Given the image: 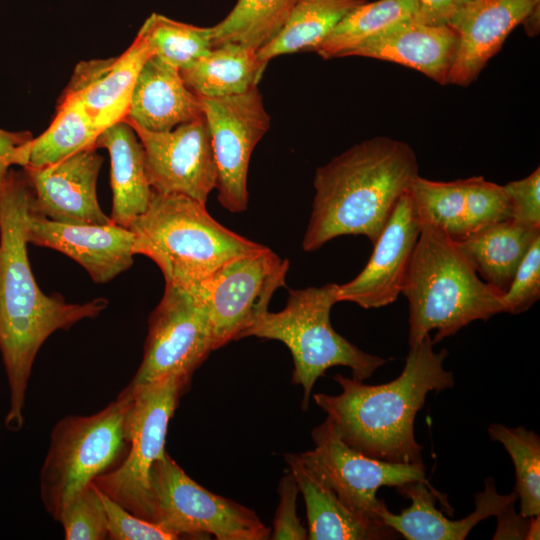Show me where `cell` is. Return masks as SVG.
Masks as SVG:
<instances>
[{"label": "cell", "instance_id": "cell-1", "mask_svg": "<svg viewBox=\"0 0 540 540\" xmlns=\"http://www.w3.org/2000/svg\"><path fill=\"white\" fill-rule=\"evenodd\" d=\"M31 196L24 171L11 169L0 187V353L10 395L4 424L12 432L23 426L28 382L44 342L58 330L97 317L108 305L102 297L68 303L41 291L27 250Z\"/></svg>", "mask_w": 540, "mask_h": 540}, {"label": "cell", "instance_id": "cell-2", "mask_svg": "<svg viewBox=\"0 0 540 540\" xmlns=\"http://www.w3.org/2000/svg\"><path fill=\"white\" fill-rule=\"evenodd\" d=\"M433 346L430 335L409 346L401 374L388 383L367 385L336 374L341 393H318L313 399L350 447L386 462L423 465L416 414L429 392L454 385L452 372L443 367L448 351L435 352Z\"/></svg>", "mask_w": 540, "mask_h": 540}, {"label": "cell", "instance_id": "cell-3", "mask_svg": "<svg viewBox=\"0 0 540 540\" xmlns=\"http://www.w3.org/2000/svg\"><path fill=\"white\" fill-rule=\"evenodd\" d=\"M418 172L411 146L385 136L364 140L318 167L303 250L342 235H364L374 244Z\"/></svg>", "mask_w": 540, "mask_h": 540}, {"label": "cell", "instance_id": "cell-4", "mask_svg": "<svg viewBox=\"0 0 540 540\" xmlns=\"http://www.w3.org/2000/svg\"><path fill=\"white\" fill-rule=\"evenodd\" d=\"M401 293L408 300L409 346L431 330L435 344L504 312L503 292L480 278L453 239L428 224L421 225Z\"/></svg>", "mask_w": 540, "mask_h": 540}, {"label": "cell", "instance_id": "cell-5", "mask_svg": "<svg viewBox=\"0 0 540 540\" xmlns=\"http://www.w3.org/2000/svg\"><path fill=\"white\" fill-rule=\"evenodd\" d=\"M134 255L160 268L165 283L196 286L229 260L262 246L226 228L206 204L182 194L152 192L143 214L128 227Z\"/></svg>", "mask_w": 540, "mask_h": 540}, {"label": "cell", "instance_id": "cell-6", "mask_svg": "<svg viewBox=\"0 0 540 540\" xmlns=\"http://www.w3.org/2000/svg\"><path fill=\"white\" fill-rule=\"evenodd\" d=\"M338 284L290 290L286 306L267 311L244 337L278 340L293 358L292 382L303 389L302 409L308 408L316 380L334 366H346L352 378L368 379L386 359L366 353L338 334L330 323V311L338 302Z\"/></svg>", "mask_w": 540, "mask_h": 540}, {"label": "cell", "instance_id": "cell-7", "mask_svg": "<svg viewBox=\"0 0 540 540\" xmlns=\"http://www.w3.org/2000/svg\"><path fill=\"white\" fill-rule=\"evenodd\" d=\"M131 406L126 387L97 413L68 415L55 424L40 471L41 500L54 520L76 493L123 460Z\"/></svg>", "mask_w": 540, "mask_h": 540}, {"label": "cell", "instance_id": "cell-8", "mask_svg": "<svg viewBox=\"0 0 540 540\" xmlns=\"http://www.w3.org/2000/svg\"><path fill=\"white\" fill-rule=\"evenodd\" d=\"M148 520L177 539L270 538L269 528L253 510L196 483L167 452L151 468Z\"/></svg>", "mask_w": 540, "mask_h": 540}, {"label": "cell", "instance_id": "cell-9", "mask_svg": "<svg viewBox=\"0 0 540 540\" xmlns=\"http://www.w3.org/2000/svg\"><path fill=\"white\" fill-rule=\"evenodd\" d=\"M190 379L170 375L127 386L132 394L127 452L115 468L94 480L102 492L145 520L149 517L151 468L166 453L168 424Z\"/></svg>", "mask_w": 540, "mask_h": 540}, {"label": "cell", "instance_id": "cell-10", "mask_svg": "<svg viewBox=\"0 0 540 540\" xmlns=\"http://www.w3.org/2000/svg\"><path fill=\"white\" fill-rule=\"evenodd\" d=\"M315 448L298 454L301 462L327 484L339 500L365 522L387 526L381 519L386 506L377 497L384 486L402 487L410 482L433 486L424 465L398 464L371 458L347 445L326 418L311 433Z\"/></svg>", "mask_w": 540, "mask_h": 540}, {"label": "cell", "instance_id": "cell-11", "mask_svg": "<svg viewBox=\"0 0 540 540\" xmlns=\"http://www.w3.org/2000/svg\"><path fill=\"white\" fill-rule=\"evenodd\" d=\"M213 350L211 318L198 285L165 283L163 296L149 316L141 364L128 385L170 375L191 378Z\"/></svg>", "mask_w": 540, "mask_h": 540}, {"label": "cell", "instance_id": "cell-12", "mask_svg": "<svg viewBox=\"0 0 540 540\" xmlns=\"http://www.w3.org/2000/svg\"><path fill=\"white\" fill-rule=\"evenodd\" d=\"M288 269L287 259L262 245L229 260L198 285L211 318L214 350L243 338L268 311Z\"/></svg>", "mask_w": 540, "mask_h": 540}, {"label": "cell", "instance_id": "cell-13", "mask_svg": "<svg viewBox=\"0 0 540 540\" xmlns=\"http://www.w3.org/2000/svg\"><path fill=\"white\" fill-rule=\"evenodd\" d=\"M200 100L216 162L218 201L232 213L244 212L251 154L270 128L262 95L255 86L241 94Z\"/></svg>", "mask_w": 540, "mask_h": 540}, {"label": "cell", "instance_id": "cell-14", "mask_svg": "<svg viewBox=\"0 0 540 540\" xmlns=\"http://www.w3.org/2000/svg\"><path fill=\"white\" fill-rule=\"evenodd\" d=\"M125 121L144 148L145 170L152 190L186 195L206 204L216 187L217 168L204 115L163 132Z\"/></svg>", "mask_w": 540, "mask_h": 540}, {"label": "cell", "instance_id": "cell-15", "mask_svg": "<svg viewBox=\"0 0 540 540\" xmlns=\"http://www.w3.org/2000/svg\"><path fill=\"white\" fill-rule=\"evenodd\" d=\"M102 164L103 158L90 148L54 164L22 167L32 189L30 211L65 224L111 223L96 193Z\"/></svg>", "mask_w": 540, "mask_h": 540}, {"label": "cell", "instance_id": "cell-16", "mask_svg": "<svg viewBox=\"0 0 540 540\" xmlns=\"http://www.w3.org/2000/svg\"><path fill=\"white\" fill-rule=\"evenodd\" d=\"M420 231L421 222L408 190L375 241L366 266L354 279L338 286V302L349 301L366 309L393 303L401 293Z\"/></svg>", "mask_w": 540, "mask_h": 540}, {"label": "cell", "instance_id": "cell-17", "mask_svg": "<svg viewBox=\"0 0 540 540\" xmlns=\"http://www.w3.org/2000/svg\"><path fill=\"white\" fill-rule=\"evenodd\" d=\"M27 241L72 258L95 283H107L133 264L134 234L114 222L104 225L65 224L29 209Z\"/></svg>", "mask_w": 540, "mask_h": 540}, {"label": "cell", "instance_id": "cell-18", "mask_svg": "<svg viewBox=\"0 0 540 540\" xmlns=\"http://www.w3.org/2000/svg\"><path fill=\"white\" fill-rule=\"evenodd\" d=\"M152 55L147 40L137 33L120 55L77 63L59 100L79 102L102 132L126 118L136 78Z\"/></svg>", "mask_w": 540, "mask_h": 540}, {"label": "cell", "instance_id": "cell-19", "mask_svg": "<svg viewBox=\"0 0 540 540\" xmlns=\"http://www.w3.org/2000/svg\"><path fill=\"white\" fill-rule=\"evenodd\" d=\"M540 0H473L451 20L458 47L447 84L467 86Z\"/></svg>", "mask_w": 540, "mask_h": 540}, {"label": "cell", "instance_id": "cell-20", "mask_svg": "<svg viewBox=\"0 0 540 540\" xmlns=\"http://www.w3.org/2000/svg\"><path fill=\"white\" fill-rule=\"evenodd\" d=\"M399 492L411 500V505L400 514L391 513L385 506L381 519L407 540H464L482 520L497 516L517 500V494L502 495L492 478L485 480L484 491L475 495V510L460 520H449L435 507L436 500L452 511L446 496L422 482H410L399 487Z\"/></svg>", "mask_w": 540, "mask_h": 540}, {"label": "cell", "instance_id": "cell-21", "mask_svg": "<svg viewBox=\"0 0 540 540\" xmlns=\"http://www.w3.org/2000/svg\"><path fill=\"white\" fill-rule=\"evenodd\" d=\"M457 47L458 34L451 26L414 19L361 44L347 56L397 63L445 85Z\"/></svg>", "mask_w": 540, "mask_h": 540}, {"label": "cell", "instance_id": "cell-22", "mask_svg": "<svg viewBox=\"0 0 540 540\" xmlns=\"http://www.w3.org/2000/svg\"><path fill=\"white\" fill-rule=\"evenodd\" d=\"M203 115L200 98L185 85L180 70L149 57L136 78L125 120L163 132Z\"/></svg>", "mask_w": 540, "mask_h": 540}, {"label": "cell", "instance_id": "cell-23", "mask_svg": "<svg viewBox=\"0 0 540 540\" xmlns=\"http://www.w3.org/2000/svg\"><path fill=\"white\" fill-rule=\"evenodd\" d=\"M97 148H105L110 155V218L128 228L145 212L153 192L146 175L144 148L125 120L104 129L96 141Z\"/></svg>", "mask_w": 540, "mask_h": 540}, {"label": "cell", "instance_id": "cell-24", "mask_svg": "<svg viewBox=\"0 0 540 540\" xmlns=\"http://www.w3.org/2000/svg\"><path fill=\"white\" fill-rule=\"evenodd\" d=\"M285 460L305 501L307 539L378 540L399 535L388 526L371 525L349 510L334 491L301 462L298 454H287Z\"/></svg>", "mask_w": 540, "mask_h": 540}, {"label": "cell", "instance_id": "cell-25", "mask_svg": "<svg viewBox=\"0 0 540 540\" xmlns=\"http://www.w3.org/2000/svg\"><path fill=\"white\" fill-rule=\"evenodd\" d=\"M540 228L508 218L455 241L481 279L505 292Z\"/></svg>", "mask_w": 540, "mask_h": 540}, {"label": "cell", "instance_id": "cell-26", "mask_svg": "<svg viewBox=\"0 0 540 540\" xmlns=\"http://www.w3.org/2000/svg\"><path fill=\"white\" fill-rule=\"evenodd\" d=\"M267 64L259 59L255 48L223 43L180 69V75L199 98H219L241 94L257 86Z\"/></svg>", "mask_w": 540, "mask_h": 540}, {"label": "cell", "instance_id": "cell-27", "mask_svg": "<svg viewBox=\"0 0 540 540\" xmlns=\"http://www.w3.org/2000/svg\"><path fill=\"white\" fill-rule=\"evenodd\" d=\"M365 0H295L276 35L257 50L265 63L284 54L316 51L334 27Z\"/></svg>", "mask_w": 540, "mask_h": 540}, {"label": "cell", "instance_id": "cell-28", "mask_svg": "<svg viewBox=\"0 0 540 540\" xmlns=\"http://www.w3.org/2000/svg\"><path fill=\"white\" fill-rule=\"evenodd\" d=\"M420 16V0L364 2L334 27L315 52L323 59L347 57L361 44Z\"/></svg>", "mask_w": 540, "mask_h": 540}, {"label": "cell", "instance_id": "cell-29", "mask_svg": "<svg viewBox=\"0 0 540 540\" xmlns=\"http://www.w3.org/2000/svg\"><path fill=\"white\" fill-rule=\"evenodd\" d=\"M409 193L421 225L437 227L454 241L475 232L466 179L443 182L418 175Z\"/></svg>", "mask_w": 540, "mask_h": 540}, {"label": "cell", "instance_id": "cell-30", "mask_svg": "<svg viewBox=\"0 0 540 540\" xmlns=\"http://www.w3.org/2000/svg\"><path fill=\"white\" fill-rule=\"evenodd\" d=\"M100 133L79 102L58 100L51 124L32 141L27 165H50L83 150L96 149Z\"/></svg>", "mask_w": 540, "mask_h": 540}, {"label": "cell", "instance_id": "cell-31", "mask_svg": "<svg viewBox=\"0 0 540 540\" xmlns=\"http://www.w3.org/2000/svg\"><path fill=\"white\" fill-rule=\"evenodd\" d=\"M295 0H237L233 9L212 27V46L239 43L259 49L285 22Z\"/></svg>", "mask_w": 540, "mask_h": 540}, {"label": "cell", "instance_id": "cell-32", "mask_svg": "<svg viewBox=\"0 0 540 540\" xmlns=\"http://www.w3.org/2000/svg\"><path fill=\"white\" fill-rule=\"evenodd\" d=\"M488 434L509 453L515 468V492L520 499V514L540 515V438L523 426L507 427L499 423L488 426Z\"/></svg>", "mask_w": 540, "mask_h": 540}, {"label": "cell", "instance_id": "cell-33", "mask_svg": "<svg viewBox=\"0 0 540 540\" xmlns=\"http://www.w3.org/2000/svg\"><path fill=\"white\" fill-rule=\"evenodd\" d=\"M140 33L154 55L179 70L206 55L212 48V27H200L152 13Z\"/></svg>", "mask_w": 540, "mask_h": 540}, {"label": "cell", "instance_id": "cell-34", "mask_svg": "<svg viewBox=\"0 0 540 540\" xmlns=\"http://www.w3.org/2000/svg\"><path fill=\"white\" fill-rule=\"evenodd\" d=\"M57 521L66 540H103L108 538L106 516L99 489L94 482L76 493L62 509Z\"/></svg>", "mask_w": 540, "mask_h": 540}, {"label": "cell", "instance_id": "cell-35", "mask_svg": "<svg viewBox=\"0 0 540 540\" xmlns=\"http://www.w3.org/2000/svg\"><path fill=\"white\" fill-rule=\"evenodd\" d=\"M540 297V237H538L516 270L508 289L502 295L504 312L527 311Z\"/></svg>", "mask_w": 540, "mask_h": 540}, {"label": "cell", "instance_id": "cell-36", "mask_svg": "<svg viewBox=\"0 0 540 540\" xmlns=\"http://www.w3.org/2000/svg\"><path fill=\"white\" fill-rule=\"evenodd\" d=\"M99 489V488H98ZM106 516L108 539L112 540H175L173 534L151 521L125 509L99 489Z\"/></svg>", "mask_w": 540, "mask_h": 540}, {"label": "cell", "instance_id": "cell-37", "mask_svg": "<svg viewBox=\"0 0 540 540\" xmlns=\"http://www.w3.org/2000/svg\"><path fill=\"white\" fill-rule=\"evenodd\" d=\"M299 487L292 473L286 474L278 486L279 501L273 522V531L270 538L280 539H307V529L304 528L296 514V500Z\"/></svg>", "mask_w": 540, "mask_h": 540}, {"label": "cell", "instance_id": "cell-38", "mask_svg": "<svg viewBox=\"0 0 540 540\" xmlns=\"http://www.w3.org/2000/svg\"><path fill=\"white\" fill-rule=\"evenodd\" d=\"M511 206V218L540 228V168L529 176L504 185Z\"/></svg>", "mask_w": 540, "mask_h": 540}, {"label": "cell", "instance_id": "cell-39", "mask_svg": "<svg viewBox=\"0 0 540 540\" xmlns=\"http://www.w3.org/2000/svg\"><path fill=\"white\" fill-rule=\"evenodd\" d=\"M33 139L29 131L0 129V187L12 166L24 167L28 164Z\"/></svg>", "mask_w": 540, "mask_h": 540}, {"label": "cell", "instance_id": "cell-40", "mask_svg": "<svg viewBox=\"0 0 540 540\" xmlns=\"http://www.w3.org/2000/svg\"><path fill=\"white\" fill-rule=\"evenodd\" d=\"M473 0H420V21L429 24H447Z\"/></svg>", "mask_w": 540, "mask_h": 540}, {"label": "cell", "instance_id": "cell-41", "mask_svg": "<svg viewBox=\"0 0 540 540\" xmlns=\"http://www.w3.org/2000/svg\"><path fill=\"white\" fill-rule=\"evenodd\" d=\"M497 530L493 539H525L529 517L516 514L514 504L497 515Z\"/></svg>", "mask_w": 540, "mask_h": 540}, {"label": "cell", "instance_id": "cell-42", "mask_svg": "<svg viewBox=\"0 0 540 540\" xmlns=\"http://www.w3.org/2000/svg\"><path fill=\"white\" fill-rule=\"evenodd\" d=\"M540 515L529 517L525 539L538 540L540 537Z\"/></svg>", "mask_w": 540, "mask_h": 540}]
</instances>
